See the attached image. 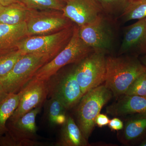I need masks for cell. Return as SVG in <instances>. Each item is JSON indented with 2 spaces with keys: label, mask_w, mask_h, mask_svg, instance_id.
Segmentation results:
<instances>
[{
  "label": "cell",
  "mask_w": 146,
  "mask_h": 146,
  "mask_svg": "<svg viewBox=\"0 0 146 146\" xmlns=\"http://www.w3.org/2000/svg\"><path fill=\"white\" fill-rule=\"evenodd\" d=\"M146 17V0H129L122 14L119 17L123 23Z\"/></svg>",
  "instance_id": "obj_22"
},
{
  "label": "cell",
  "mask_w": 146,
  "mask_h": 146,
  "mask_svg": "<svg viewBox=\"0 0 146 146\" xmlns=\"http://www.w3.org/2000/svg\"><path fill=\"white\" fill-rule=\"evenodd\" d=\"M61 11L30 9L26 21L28 36L55 33L72 25Z\"/></svg>",
  "instance_id": "obj_10"
},
{
  "label": "cell",
  "mask_w": 146,
  "mask_h": 146,
  "mask_svg": "<svg viewBox=\"0 0 146 146\" xmlns=\"http://www.w3.org/2000/svg\"><path fill=\"white\" fill-rule=\"evenodd\" d=\"M146 55V17L124 29L118 55Z\"/></svg>",
  "instance_id": "obj_13"
},
{
  "label": "cell",
  "mask_w": 146,
  "mask_h": 146,
  "mask_svg": "<svg viewBox=\"0 0 146 146\" xmlns=\"http://www.w3.org/2000/svg\"><path fill=\"white\" fill-rule=\"evenodd\" d=\"M20 99V94H7L0 100V138L7 131V123L16 109Z\"/></svg>",
  "instance_id": "obj_20"
},
{
  "label": "cell",
  "mask_w": 146,
  "mask_h": 146,
  "mask_svg": "<svg viewBox=\"0 0 146 146\" xmlns=\"http://www.w3.org/2000/svg\"><path fill=\"white\" fill-rule=\"evenodd\" d=\"M59 1H61L64 2L66 3V2L68 1L69 0H59Z\"/></svg>",
  "instance_id": "obj_32"
},
{
  "label": "cell",
  "mask_w": 146,
  "mask_h": 146,
  "mask_svg": "<svg viewBox=\"0 0 146 146\" xmlns=\"http://www.w3.org/2000/svg\"><path fill=\"white\" fill-rule=\"evenodd\" d=\"M110 119L107 115L100 113L95 120L96 125L98 127L102 128L108 125Z\"/></svg>",
  "instance_id": "obj_27"
},
{
  "label": "cell",
  "mask_w": 146,
  "mask_h": 146,
  "mask_svg": "<svg viewBox=\"0 0 146 146\" xmlns=\"http://www.w3.org/2000/svg\"><path fill=\"white\" fill-rule=\"evenodd\" d=\"M30 10L22 3L7 6L0 5V24L14 25L26 22Z\"/></svg>",
  "instance_id": "obj_19"
},
{
  "label": "cell",
  "mask_w": 146,
  "mask_h": 146,
  "mask_svg": "<svg viewBox=\"0 0 146 146\" xmlns=\"http://www.w3.org/2000/svg\"><path fill=\"white\" fill-rule=\"evenodd\" d=\"M74 28L72 25L52 34L26 36L15 47L24 54H49L54 58L68 44Z\"/></svg>",
  "instance_id": "obj_7"
},
{
  "label": "cell",
  "mask_w": 146,
  "mask_h": 146,
  "mask_svg": "<svg viewBox=\"0 0 146 146\" xmlns=\"http://www.w3.org/2000/svg\"><path fill=\"white\" fill-rule=\"evenodd\" d=\"M104 13L116 19L122 14L128 4L129 0H97Z\"/></svg>",
  "instance_id": "obj_24"
},
{
  "label": "cell",
  "mask_w": 146,
  "mask_h": 146,
  "mask_svg": "<svg viewBox=\"0 0 146 146\" xmlns=\"http://www.w3.org/2000/svg\"><path fill=\"white\" fill-rule=\"evenodd\" d=\"M106 55L94 51L75 66L76 79L84 95L104 82Z\"/></svg>",
  "instance_id": "obj_9"
},
{
  "label": "cell",
  "mask_w": 146,
  "mask_h": 146,
  "mask_svg": "<svg viewBox=\"0 0 146 146\" xmlns=\"http://www.w3.org/2000/svg\"><path fill=\"white\" fill-rule=\"evenodd\" d=\"M112 96V91L101 84L86 92L77 105L76 123L87 140L96 125V118Z\"/></svg>",
  "instance_id": "obj_4"
},
{
  "label": "cell",
  "mask_w": 146,
  "mask_h": 146,
  "mask_svg": "<svg viewBox=\"0 0 146 146\" xmlns=\"http://www.w3.org/2000/svg\"><path fill=\"white\" fill-rule=\"evenodd\" d=\"M7 93L6 92L2 84L0 82V100L2 99L7 94Z\"/></svg>",
  "instance_id": "obj_29"
},
{
  "label": "cell",
  "mask_w": 146,
  "mask_h": 146,
  "mask_svg": "<svg viewBox=\"0 0 146 146\" xmlns=\"http://www.w3.org/2000/svg\"><path fill=\"white\" fill-rule=\"evenodd\" d=\"M140 146H146V137L144 138L143 141H141V143L138 145Z\"/></svg>",
  "instance_id": "obj_31"
},
{
  "label": "cell",
  "mask_w": 146,
  "mask_h": 146,
  "mask_svg": "<svg viewBox=\"0 0 146 146\" xmlns=\"http://www.w3.org/2000/svg\"><path fill=\"white\" fill-rule=\"evenodd\" d=\"M94 51L93 49L81 39L78 27L76 25L72 37L65 48L39 68L32 78L47 81L63 67L79 63Z\"/></svg>",
  "instance_id": "obj_3"
},
{
  "label": "cell",
  "mask_w": 146,
  "mask_h": 146,
  "mask_svg": "<svg viewBox=\"0 0 146 146\" xmlns=\"http://www.w3.org/2000/svg\"><path fill=\"white\" fill-rule=\"evenodd\" d=\"M124 95L146 97V72L133 81Z\"/></svg>",
  "instance_id": "obj_25"
},
{
  "label": "cell",
  "mask_w": 146,
  "mask_h": 146,
  "mask_svg": "<svg viewBox=\"0 0 146 146\" xmlns=\"http://www.w3.org/2000/svg\"><path fill=\"white\" fill-rule=\"evenodd\" d=\"M53 58L46 54H25L16 62L11 70L0 79L7 94H17L33 77L39 68Z\"/></svg>",
  "instance_id": "obj_6"
},
{
  "label": "cell",
  "mask_w": 146,
  "mask_h": 146,
  "mask_svg": "<svg viewBox=\"0 0 146 146\" xmlns=\"http://www.w3.org/2000/svg\"><path fill=\"white\" fill-rule=\"evenodd\" d=\"M21 1L29 9L61 11L66 3L59 0H21Z\"/></svg>",
  "instance_id": "obj_23"
},
{
  "label": "cell",
  "mask_w": 146,
  "mask_h": 146,
  "mask_svg": "<svg viewBox=\"0 0 146 146\" xmlns=\"http://www.w3.org/2000/svg\"><path fill=\"white\" fill-rule=\"evenodd\" d=\"M108 114L123 117L146 112V97L123 95L106 108Z\"/></svg>",
  "instance_id": "obj_15"
},
{
  "label": "cell",
  "mask_w": 146,
  "mask_h": 146,
  "mask_svg": "<svg viewBox=\"0 0 146 146\" xmlns=\"http://www.w3.org/2000/svg\"><path fill=\"white\" fill-rule=\"evenodd\" d=\"M88 140L72 117L67 115L65 122L61 125L60 134L54 146H89Z\"/></svg>",
  "instance_id": "obj_16"
},
{
  "label": "cell",
  "mask_w": 146,
  "mask_h": 146,
  "mask_svg": "<svg viewBox=\"0 0 146 146\" xmlns=\"http://www.w3.org/2000/svg\"><path fill=\"white\" fill-rule=\"evenodd\" d=\"M146 137V112L130 115L126 119L119 138L126 145L138 144Z\"/></svg>",
  "instance_id": "obj_14"
},
{
  "label": "cell",
  "mask_w": 146,
  "mask_h": 146,
  "mask_svg": "<svg viewBox=\"0 0 146 146\" xmlns=\"http://www.w3.org/2000/svg\"><path fill=\"white\" fill-rule=\"evenodd\" d=\"M47 82L48 96L57 98L67 110L77 106L83 96L76 79L75 66L66 70L60 69Z\"/></svg>",
  "instance_id": "obj_8"
},
{
  "label": "cell",
  "mask_w": 146,
  "mask_h": 146,
  "mask_svg": "<svg viewBox=\"0 0 146 146\" xmlns=\"http://www.w3.org/2000/svg\"><path fill=\"white\" fill-rule=\"evenodd\" d=\"M66 109L60 100L55 97H50L44 103L43 119L51 128L62 125L67 118Z\"/></svg>",
  "instance_id": "obj_17"
},
{
  "label": "cell",
  "mask_w": 146,
  "mask_h": 146,
  "mask_svg": "<svg viewBox=\"0 0 146 146\" xmlns=\"http://www.w3.org/2000/svg\"><path fill=\"white\" fill-rule=\"evenodd\" d=\"M117 20L103 12L92 23L78 27L80 36L95 51L110 54L117 40Z\"/></svg>",
  "instance_id": "obj_2"
},
{
  "label": "cell",
  "mask_w": 146,
  "mask_h": 146,
  "mask_svg": "<svg viewBox=\"0 0 146 146\" xmlns=\"http://www.w3.org/2000/svg\"><path fill=\"white\" fill-rule=\"evenodd\" d=\"M18 93V107L9 119L10 121L17 119L44 104L48 94L47 82L32 78Z\"/></svg>",
  "instance_id": "obj_11"
},
{
  "label": "cell",
  "mask_w": 146,
  "mask_h": 146,
  "mask_svg": "<svg viewBox=\"0 0 146 146\" xmlns=\"http://www.w3.org/2000/svg\"><path fill=\"white\" fill-rule=\"evenodd\" d=\"M27 36L26 22L14 25L0 24V48L16 47L18 42Z\"/></svg>",
  "instance_id": "obj_18"
},
{
  "label": "cell",
  "mask_w": 146,
  "mask_h": 146,
  "mask_svg": "<svg viewBox=\"0 0 146 146\" xmlns=\"http://www.w3.org/2000/svg\"><path fill=\"white\" fill-rule=\"evenodd\" d=\"M139 59L141 60V63L146 67V55H143Z\"/></svg>",
  "instance_id": "obj_30"
},
{
  "label": "cell",
  "mask_w": 146,
  "mask_h": 146,
  "mask_svg": "<svg viewBox=\"0 0 146 146\" xmlns=\"http://www.w3.org/2000/svg\"><path fill=\"white\" fill-rule=\"evenodd\" d=\"M146 72V67L138 56L130 55L106 56L105 84L113 96L120 97L138 77Z\"/></svg>",
  "instance_id": "obj_1"
},
{
  "label": "cell",
  "mask_w": 146,
  "mask_h": 146,
  "mask_svg": "<svg viewBox=\"0 0 146 146\" xmlns=\"http://www.w3.org/2000/svg\"><path fill=\"white\" fill-rule=\"evenodd\" d=\"M62 12L65 17L81 27L92 23L104 12L97 0H69Z\"/></svg>",
  "instance_id": "obj_12"
},
{
  "label": "cell",
  "mask_w": 146,
  "mask_h": 146,
  "mask_svg": "<svg viewBox=\"0 0 146 146\" xmlns=\"http://www.w3.org/2000/svg\"><path fill=\"white\" fill-rule=\"evenodd\" d=\"M18 3H21V0H0V5L3 6L9 5Z\"/></svg>",
  "instance_id": "obj_28"
},
{
  "label": "cell",
  "mask_w": 146,
  "mask_h": 146,
  "mask_svg": "<svg viewBox=\"0 0 146 146\" xmlns=\"http://www.w3.org/2000/svg\"><path fill=\"white\" fill-rule=\"evenodd\" d=\"M23 54L16 47L0 48V79L11 70Z\"/></svg>",
  "instance_id": "obj_21"
},
{
  "label": "cell",
  "mask_w": 146,
  "mask_h": 146,
  "mask_svg": "<svg viewBox=\"0 0 146 146\" xmlns=\"http://www.w3.org/2000/svg\"><path fill=\"white\" fill-rule=\"evenodd\" d=\"M108 125L112 131H119L122 130L124 127V124L120 119L117 117H115L112 119L110 120Z\"/></svg>",
  "instance_id": "obj_26"
},
{
  "label": "cell",
  "mask_w": 146,
  "mask_h": 146,
  "mask_svg": "<svg viewBox=\"0 0 146 146\" xmlns=\"http://www.w3.org/2000/svg\"><path fill=\"white\" fill-rule=\"evenodd\" d=\"M42 106L35 108L21 117L15 120H8L7 131L0 138L1 146H45L47 144L38 141L36 116Z\"/></svg>",
  "instance_id": "obj_5"
}]
</instances>
